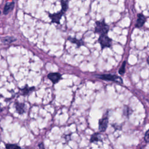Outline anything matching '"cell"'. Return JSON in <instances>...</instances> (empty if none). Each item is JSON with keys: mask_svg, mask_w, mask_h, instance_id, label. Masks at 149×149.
<instances>
[{"mask_svg": "<svg viewBox=\"0 0 149 149\" xmlns=\"http://www.w3.org/2000/svg\"><path fill=\"white\" fill-rule=\"evenodd\" d=\"M109 30V26L105 23L104 19L95 22V27L94 31L95 33H98L100 35L107 34Z\"/></svg>", "mask_w": 149, "mask_h": 149, "instance_id": "1", "label": "cell"}, {"mask_svg": "<svg viewBox=\"0 0 149 149\" xmlns=\"http://www.w3.org/2000/svg\"><path fill=\"white\" fill-rule=\"evenodd\" d=\"M94 76L106 81H110L115 82L119 84H123V80L122 79L116 75V74H95Z\"/></svg>", "mask_w": 149, "mask_h": 149, "instance_id": "2", "label": "cell"}, {"mask_svg": "<svg viewBox=\"0 0 149 149\" xmlns=\"http://www.w3.org/2000/svg\"><path fill=\"white\" fill-rule=\"evenodd\" d=\"M100 43L101 49H104L105 48H109L112 45V39L110 38L107 34H101L98 40Z\"/></svg>", "mask_w": 149, "mask_h": 149, "instance_id": "3", "label": "cell"}, {"mask_svg": "<svg viewBox=\"0 0 149 149\" xmlns=\"http://www.w3.org/2000/svg\"><path fill=\"white\" fill-rule=\"evenodd\" d=\"M65 12L63 10H61L58 12L54 13H48V16L51 20V23H56L58 24H60V20L62 17L65 14Z\"/></svg>", "mask_w": 149, "mask_h": 149, "instance_id": "4", "label": "cell"}, {"mask_svg": "<svg viewBox=\"0 0 149 149\" xmlns=\"http://www.w3.org/2000/svg\"><path fill=\"white\" fill-rule=\"evenodd\" d=\"M47 77L53 84H56L62 79V74L58 72H51L48 74Z\"/></svg>", "mask_w": 149, "mask_h": 149, "instance_id": "5", "label": "cell"}, {"mask_svg": "<svg viewBox=\"0 0 149 149\" xmlns=\"http://www.w3.org/2000/svg\"><path fill=\"white\" fill-rule=\"evenodd\" d=\"M108 125V118L107 116L104 117L99 120L98 129L101 132H104L106 130Z\"/></svg>", "mask_w": 149, "mask_h": 149, "instance_id": "6", "label": "cell"}, {"mask_svg": "<svg viewBox=\"0 0 149 149\" xmlns=\"http://www.w3.org/2000/svg\"><path fill=\"white\" fill-rule=\"evenodd\" d=\"M146 22V17L141 13L137 14V19L135 24V27L137 28L142 27Z\"/></svg>", "mask_w": 149, "mask_h": 149, "instance_id": "7", "label": "cell"}, {"mask_svg": "<svg viewBox=\"0 0 149 149\" xmlns=\"http://www.w3.org/2000/svg\"><path fill=\"white\" fill-rule=\"evenodd\" d=\"M15 107L16 112L19 115H22L26 112V105L24 103L19 102L17 101L15 102Z\"/></svg>", "mask_w": 149, "mask_h": 149, "instance_id": "8", "label": "cell"}, {"mask_svg": "<svg viewBox=\"0 0 149 149\" xmlns=\"http://www.w3.org/2000/svg\"><path fill=\"white\" fill-rule=\"evenodd\" d=\"M35 87H29L28 85L26 84L24 87L20 88L19 90L21 91V94L23 96L27 95L30 94L33 90H34Z\"/></svg>", "mask_w": 149, "mask_h": 149, "instance_id": "9", "label": "cell"}, {"mask_svg": "<svg viewBox=\"0 0 149 149\" xmlns=\"http://www.w3.org/2000/svg\"><path fill=\"white\" fill-rule=\"evenodd\" d=\"M14 6H15V2L13 1L10 2H6L3 8V13L4 15L8 14L10 12H11L13 9Z\"/></svg>", "mask_w": 149, "mask_h": 149, "instance_id": "10", "label": "cell"}, {"mask_svg": "<svg viewBox=\"0 0 149 149\" xmlns=\"http://www.w3.org/2000/svg\"><path fill=\"white\" fill-rule=\"evenodd\" d=\"M68 40L70 42H71L73 44H75L78 48L81 47V46H82V45H83L84 44V41L82 40L77 39L75 37L73 38V37H68Z\"/></svg>", "mask_w": 149, "mask_h": 149, "instance_id": "11", "label": "cell"}, {"mask_svg": "<svg viewBox=\"0 0 149 149\" xmlns=\"http://www.w3.org/2000/svg\"><path fill=\"white\" fill-rule=\"evenodd\" d=\"M16 40V38L12 36H7L2 38V42L5 44H9Z\"/></svg>", "mask_w": 149, "mask_h": 149, "instance_id": "12", "label": "cell"}, {"mask_svg": "<svg viewBox=\"0 0 149 149\" xmlns=\"http://www.w3.org/2000/svg\"><path fill=\"white\" fill-rule=\"evenodd\" d=\"M102 139L101 137V135L99 133H94L91 138H90V142L91 143H94V142H97L98 141H101Z\"/></svg>", "mask_w": 149, "mask_h": 149, "instance_id": "13", "label": "cell"}, {"mask_svg": "<svg viewBox=\"0 0 149 149\" xmlns=\"http://www.w3.org/2000/svg\"><path fill=\"white\" fill-rule=\"evenodd\" d=\"M61 5L62 6V10H64L65 12L67 11L69 8V1L68 0H61Z\"/></svg>", "mask_w": 149, "mask_h": 149, "instance_id": "14", "label": "cell"}, {"mask_svg": "<svg viewBox=\"0 0 149 149\" xmlns=\"http://www.w3.org/2000/svg\"><path fill=\"white\" fill-rule=\"evenodd\" d=\"M126 61H123L122 62V64L121 65V66L120 67L119 69V71H118V73L119 74H121V75H123L124 74V73H125V67H126Z\"/></svg>", "mask_w": 149, "mask_h": 149, "instance_id": "15", "label": "cell"}, {"mask_svg": "<svg viewBox=\"0 0 149 149\" xmlns=\"http://www.w3.org/2000/svg\"><path fill=\"white\" fill-rule=\"evenodd\" d=\"M6 148L11 149V148H20V147L16 144H5Z\"/></svg>", "mask_w": 149, "mask_h": 149, "instance_id": "16", "label": "cell"}, {"mask_svg": "<svg viewBox=\"0 0 149 149\" xmlns=\"http://www.w3.org/2000/svg\"><path fill=\"white\" fill-rule=\"evenodd\" d=\"M144 141L146 143H148L149 142V130H147L145 134H144Z\"/></svg>", "mask_w": 149, "mask_h": 149, "instance_id": "17", "label": "cell"}, {"mask_svg": "<svg viewBox=\"0 0 149 149\" xmlns=\"http://www.w3.org/2000/svg\"><path fill=\"white\" fill-rule=\"evenodd\" d=\"M123 113L125 115L128 116L129 115V108L127 106H125L124 107V109H123Z\"/></svg>", "mask_w": 149, "mask_h": 149, "instance_id": "18", "label": "cell"}, {"mask_svg": "<svg viewBox=\"0 0 149 149\" xmlns=\"http://www.w3.org/2000/svg\"><path fill=\"white\" fill-rule=\"evenodd\" d=\"M38 147H39L40 148H44V146L43 143H40L38 144Z\"/></svg>", "mask_w": 149, "mask_h": 149, "instance_id": "19", "label": "cell"}, {"mask_svg": "<svg viewBox=\"0 0 149 149\" xmlns=\"http://www.w3.org/2000/svg\"><path fill=\"white\" fill-rule=\"evenodd\" d=\"M2 110H3V109H2V108L1 107V106H0V112H1L2 111Z\"/></svg>", "mask_w": 149, "mask_h": 149, "instance_id": "20", "label": "cell"}, {"mask_svg": "<svg viewBox=\"0 0 149 149\" xmlns=\"http://www.w3.org/2000/svg\"><path fill=\"white\" fill-rule=\"evenodd\" d=\"M147 63L148 64V58H147Z\"/></svg>", "mask_w": 149, "mask_h": 149, "instance_id": "21", "label": "cell"}, {"mask_svg": "<svg viewBox=\"0 0 149 149\" xmlns=\"http://www.w3.org/2000/svg\"><path fill=\"white\" fill-rule=\"evenodd\" d=\"M0 15H1V11H0Z\"/></svg>", "mask_w": 149, "mask_h": 149, "instance_id": "22", "label": "cell"}]
</instances>
